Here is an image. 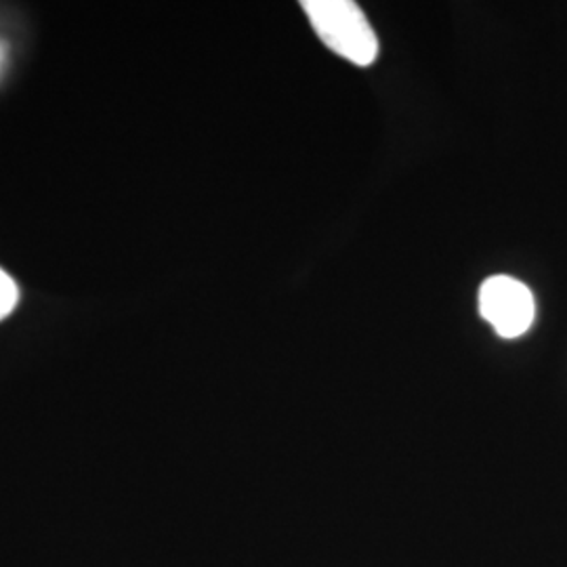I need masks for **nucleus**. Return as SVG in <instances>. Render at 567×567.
Listing matches in <instances>:
<instances>
[{"mask_svg":"<svg viewBox=\"0 0 567 567\" xmlns=\"http://www.w3.org/2000/svg\"><path fill=\"white\" fill-rule=\"evenodd\" d=\"M301 7L313 32L332 53L360 68L377 61L379 39L360 4L351 0H305Z\"/></svg>","mask_w":567,"mask_h":567,"instance_id":"1","label":"nucleus"},{"mask_svg":"<svg viewBox=\"0 0 567 567\" xmlns=\"http://www.w3.org/2000/svg\"><path fill=\"white\" fill-rule=\"evenodd\" d=\"M480 313L501 339H519L536 318V301L526 284L492 276L480 288Z\"/></svg>","mask_w":567,"mask_h":567,"instance_id":"2","label":"nucleus"},{"mask_svg":"<svg viewBox=\"0 0 567 567\" xmlns=\"http://www.w3.org/2000/svg\"><path fill=\"white\" fill-rule=\"evenodd\" d=\"M18 301H20L18 284L4 269H0V320L11 316V311L18 307Z\"/></svg>","mask_w":567,"mask_h":567,"instance_id":"3","label":"nucleus"}]
</instances>
